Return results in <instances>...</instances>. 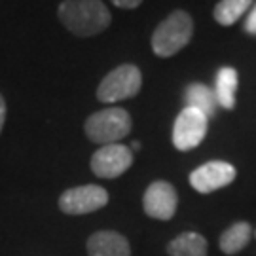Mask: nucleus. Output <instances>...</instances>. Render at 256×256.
<instances>
[{"label": "nucleus", "mask_w": 256, "mask_h": 256, "mask_svg": "<svg viewBox=\"0 0 256 256\" xmlns=\"http://www.w3.org/2000/svg\"><path fill=\"white\" fill-rule=\"evenodd\" d=\"M59 19L76 36H93L108 27L112 16L101 0H64L59 6Z\"/></svg>", "instance_id": "nucleus-1"}, {"label": "nucleus", "mask_w": 256, "mask_h": 256, "mask_svg": "<svg viewBox=\"0 0 256 256\" xmlns=\"http://www.w3.org/2000/svg\"><path fill=\"white\" fill-rule=\"evenodd\" d=\"M88 138L95 144H116L118 140L128 137L131 131V116L128 110L120 106H108L99 112H93L84 124Z\"/></svg>", "instance_id": "nucleus-2"}, {"label": "nucleus", "mask_w": 256, "mask_h": 256, "mask_svg": "<svg viewBox=\"0 0 256 256\" xmlns=\"http://www.w3.org/2000/svg\"><path fill=\"white\" fill-rule=\"evenodd\" d=\"M192 18L182 10H176L156 27L152 34V50L158 57H171L192 40Z\"/></svg>", "instance_id": "nucleus-3"}, {"label": "nucleus", "mask_w": 256, "mask_h": 256, "mask_svg": "<svg viewBox=\"0 0 256 256\" xmlns=\"http://www.w3.org/2000/svg\"><path fill=\"white\" fill-rule=\"evenodd\" d=\"M142 86V74L135 64H120L110 70L97 88V99L102 102H118L135 97Z\"/></svg>", "instance_id": "nucleus-4"}, {"label": "nucleus", "mask_w": 256, "mask_h": 256, "mask_svg": "<svg viewBox=\"0 0 256 256\" xmlns=\"http://www.w3.org/2000/svg\"><path fill=\"white\" fill-rule=\"evenodd\" d=\"M108 203V192L99 184H84L76 188H68L59 196V209L64 214L80 216L90 214L95 210L102 209Z\"/></svg>", "instance_id": "nucleus-5"}, {"label": "nucleus", "mask_w": 256, "mask_h": 256, "mask_svg": "<svg viewBox=\"0 0 256 256\" xmlns=\"http://www.w3.org/2000/svg\"><path fill=\"white\" fill-rule=\"evenodd\" d=\"M207 128H209V118L205 114H202L196 108L184 106L173 126L174 148L180 152H188V150L200 146L207 135Z\"/></svg>", "instance_id": "nucleus-6"}, {"label": "nucleus", "mask_w": 256, "mask_h": 256, "mask_svg": "<svg viewBox=\"0 0 256 256\" xmlns=\"http://www.w3.org/2000/svg\"><path fill=\"white\" fill-rule=\"evenodd\" d=\"M133 164V154L124 144H106L95 150L92 156V171L99 178H118Z\"/></svg>", "instance_id": "nucleus-7"}, {"label": "nucleus", "mask_w": 256, "mask_h": 256, "mask_svg": "<svg viewBox=\"0 0 256 256\" xmlns=\"http://www.w3.org/2000/svg\"><path fill=\"white\" fill-rule=\"evenodd\" d=\"M238 171L236 167L228 162H207V164L196 167L192 173H190V184L196 192L200 194H212L228 186L236 180Z\"/></svg>", "instance_id": "nucleus-8"}, {"label": "nucleus", "mask_w": 256, "mask_h": 256, "mask_svg": "<svg viewBox=\"0 0 256 256\" xmlns=\"http://www.w3.org/2000/svg\"><path fill=\"white\" fill-rule=\"evenodd\" d=\"M178 207V194L167 180H156L142 196V209L150 218L171 220Z\"/></svg>", "instance_id": "nucleus-9"}, {"label": "nucleus", "mask_w": 256, "mask_h": 256, "mask_svg": "<svg viewBox=\"0 0 256 256\" xmlns=\"http://www.w3.org/2000/svg\"><path fill=\"white\" fill-rule=\"evenodd\" d=\"M88 256H131L126 236L114 230H99L88 239Z\"/></svg>", "instance_id": "nucleus-10"}, {"label": "nucleus", "mask_w": 256, "mask_h": 256, "mask_svg": "<svg viewBox=\"0 0 256 256\" xmlns=\"http://www.w3.org/2000/svg\"><path fill=\"white\" fill-rule=\"evenodd\" d=\"M252 236H254V232L248 222H234L230 228H226L220 234L218 247L224 254L234 256L247 247Z\"/></svg>", "instance_id": "nucleus-11"}, {"label": "nucleus", "mask_w": 256, "mask_h": 256, "mask_svg": "<svg viewBox=\"0 0 256 256\" xmlns=\"http://www.w3.org/2000/svg\"><path fill=\"white\" fill-rule=\"evenodd\" d=\"M239 76L238 70L232 66H222L216 72V80H214V95H216V102L222 108L232 110L236 108V93H238Z\"/></svg>", "instance_id": "nucleus-12"}, {"label": "nucleus", "mask_w": 256, "mask_h": 256, "mask_svg": "<svg viewBox=\"0 0 256 256\" xmlns=\"http://www.w3.org/2000/svg\"><path fill=\"white\" fill-rule=\"evenodd\" d=\"M184 101H186L188 108L200 110L207 118L214 116L216 106H218L214 90H210L209 86H205V84H190L184 90Z\"/></svg>", "instance_id": "nucleus-13"}, {"label": "nucleus", "mask_w": 256, "mask_h": 256, "mask_svg": "<svg viewBox=\"0 0 256 256\" xmlns=\"http://www.w3.org/2000/svg\"><path fill=\"white\" fill-rule=\"evenodd\" d=\"M169 256H207V239L198 232H184L169 241Z\"/></svg>", "instance_id": "nucleus-14"}, {"label": "nucleus", "mask_w": 256, "mask_h": 256, "mask_svg": "<svg viewBox=\"0 0 256 256\" xmlns=\"http://www.w3.org/2000/svg\"><path fill=\"white\" fill-rule=\"evenodd\" d=\"M250 4L252 0H220L214 6V19L220 25L230 27L250 8Z\"/></svg>", "instance_id": "nucleus-15"}, {"label": "nucleus", "mask_w": 256, "mask_h": 256, "mask_svg": "<svg viewBox=\"0 0 256 256\" xmlns=\"http://www.w3.org/2000/svg\"><path fill=\"white\" fill-rule=\"evenodd\" d=\"M245 30L250 34H256V4L252 6V10L248 12L247 21H245Z\"/></svg>", "instance_id": "nucleus-16"}, {"label": "nucleus", "mask_w": 256, "mask_h": 256, "mask_svg": "<svg viewBox=\"0 0 256 256\" xmlns=\"http://www.w3.org/2000/svg\"><path fill=\"white\" fill-rule=\"evenodd\" d=\"M110 2L122 10H133V8H137L142 0H110Z\"/></svg>", "instance_id": "nucleus-17"}, {"label": "nucleus", "mask_w": 256, "mask_h": 256, "mask_svg": "<svg viewBox=\"0 0 256 256\" xmlns=\"http://www.w3.org/2000/svg\"><path fill=\"white\" fill-rule=\"evenodd\" d=\"M4 124H6V101H4V97L0 95V133H2V129H4Z\"/></svg>", "instance_id": "nucleus-18"}, {"label": "nucleus", "mask_w": 256, "mask_h": 256, "mask_svg": "<svg viewBox=\"0 0 256 256\" xmlns=\"http://www.w3.org/2000/svg\"><path fill=\"white\" fill-rule=\"evenodd\" d=\"M131 148H133V150H138V148H140V142H138V140H135V142L131 144Z\"/></svg>", "instance_id": "nucleus-19"}, {"label": "nucleus", "mask_w": 256, "mask_h": 256, "mask_svg": "<svg viewBox=\"0 0 256 256\" xmlns=\"http://www.w3.org/2000/svg\"><path fill=\"white\" fill-rule=\"evenodd\" d=\"M254 238H256V230H254Z\"/></svg>", "instance_id": "nucleus-20"}]
</instances>
